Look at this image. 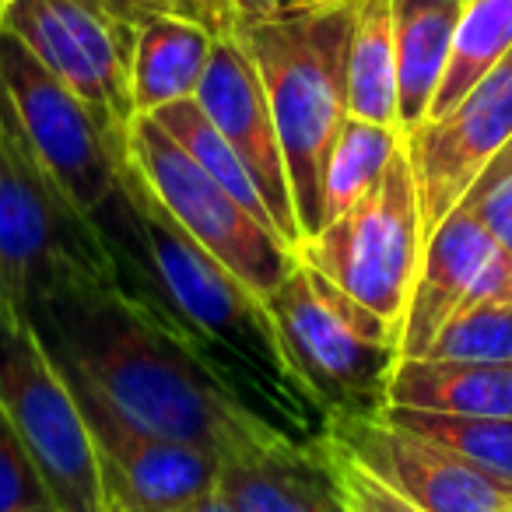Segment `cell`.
I'll return each instance as SVG.
<instances>
[{
    "instance_id": "1",
    "label": "cell",
    "mask_w": 512,
    "mask_h": 512,
    "mask_svg": "<svg viewBox=\"0 0 512 512\" xmlns=\"http://www.w3.org/2000/svg\"><path fill=\"white\" fill-rule=\"evenodd\" d=\"M67 376L85 379L130 421L221 456L281 428L141 292L78 288L25 309Z\"/></svg>"
},
{
    "instance_id": "2",
    "label": "cell",
    "mask_w": 512,
    "mask_h": 512,
    "mask_svg": "<svg viewBox=\"0 0 512 512\" xmlns=\"http://www.w3.org/2000/svg\"><path fill=\"white\" fill-rule=\"evenodd\" d=\"M95 221L120 260L123 281L155 302L228 383L292 435H320L309 432V421L323 425V414L288 369L267 302L155 204L130 162Z\"/></svg>"
},
{
    "instance_id": "3",
    "label": "cell",
    "mask_w": 512,
    "mask_h": 512,
    "mask_svg": "<svg viewBox=\"0 0 512 512\" xmlns=\"http://www.w3.org/2000/svg\"><path fill=\"white\" fill-rule=\"evenodd\" d=\"M355 0H299L232 36L253 57L292 179L302 242L320 232L323 165L348 120V39Z\"/></svg>"
},
{
    "instance_id": "4",
    "label": "cell",
    "mask_w": 512,
    "mask_h": 512,
    "mask_svg": "<svg viewBox=\"0 0 512 512\" xmlns=\"http://www.w3.org/2000/svg\"><path fill=\"white\" fill-rule=\"evenodd\" d=\"M281 351L327 418L372 414L386 407V386L400 362V334L386 320L295 256L292 271L267 299Z\"/></svg>"
},
{
    "instance_id": "5",
    "label": "cell",
    "mask_w": 512,
    "mask_h": 512,
    "mask_svg": "<svg viewBox=\"0 0 512 512\" xmlns=\"http://www.w3.org/2000/svg\"><path fill=\"white\" fill-rule=\"evenodd\" d=\"M123 281L99 221L71 204L0 116V299L29 309Z\"/></svg>"
},
{
    "instance_id": "6",
    "label": "cell",
    "mask_w": 512,
    "mask_h": 512,
    "mask_svg": "<svg viewBox=\"0 0 512 512\" xmlns=\"http://www.w3.org/2000/svg\"><path fill=\"white\" fill-rule=\"evenodd\" d=\"M0 411L60 509L109 512L78 397L25 309L8 299H0Z\"/></svg>"
},
{
    "instance_id": "7",
    "label": "cell",
    "mask_w": 512,
    "mask_h": 512,
    "mask_svg": "<svg viewBox=\"0 0 512 512\" xmlns=\"http://www.w3.org/2000/svg\"><path fill=\"white\" fill-rule=\"evenodd\" d=\"M127 162L155 204L235 274L260 299H271L295 264V249L271 225L242 207L218 179L151 116L134 120L127 134Z\"/></svg>"
},
{
    "instance_id": "8",
    "label": "cell",
    "mask_w": 512,
    "mask_h": 512,
    "mask_svg": "<svg viewBox=\"0 0 512 512\" xmlns=\"http://www.w3.org/2000/svg\"><path fill=\"white\" fill-rule=\"evenodd\" d=\"M0 116L78 211L95 218L106 207L120 186L127 141L8 29L0 32Z\"/></svg>"
},
{
    "instance_id": "9",
    "label": "cell",
    "mask_w": 512,
    "mask_h": 512,
    "mask_svg": "<svg viewBox=\"0 0 512 512\" xmlns=\"http://www.w3.org/2000/svg\"><path fill=\"white\" fill-rule=\"evenodd\" d=\"M299 256L400 334L425 256V221L407 141L376 190L309 235Z\"/></svg>"
},
{
    "instance_id": "10",
    "label": "cell",
    "mask_w": 512,
    "mask_h": 512,
    "mask_svg": "<svg viewBox=\"0 0 512 512\" xmlns=\"http://www.w3.org/2000/svg\"><path fill=\"white\" fill-rule=\"evenodd\" d=\"M4 29L127 141L137 120L130 102L134 25L92 0H8Z\"/></svg>"
},
{
    "instance_id": "11",
    "label": "cell",
    "mask_w": 512,
    "mask_h": 512,
    "mask_svg": "<svg viewBox=\"0 0 512 512\" xmlns=\"http://www.w3.org/2000/svg\"><path fill=\"white\" fill-rule=\"evenodd\" d=\"M67 383L85 414L109 509L169 512L214 491L218 484L214 453L130 421L85 379L67 376Z\"/></svg>"
},
{
    "instance_id": "12",
    "label": "cell",
    "mask_w": 512,
    "mask_h": 512,
    "mask_svg": "<svg viewBox=\"0 0 512 512\" xmlns=\"http://www.w3.org/2000/svg\"><path fill=\"white\" fill-rule=\"evenodd\" d=\"M323 435L418 512H512L509 481L484 474L425 435L393 425L383 411L337 414L327 418Z\"/></svg>"
},
{
    "instance_id": "13",
    "label": "cell",
    "mask_w": 512,
    "mask_h": 512,
    "mask_svg": "<svg viewBox=\"0 0 512 512\" xmlns=\"http://www.w3.org/2000/svg\"><path fill=\"white\" fill-rule=\"evenodd\" d=\"M512 141V50L484 74L456 109L407 134L414 183H418L425 242L449 211L460 207L484 165Z\"/></svg>"
},
{
    "instance_id": "14",
    "label": "cell",
    "mask_w": 512,
    "mask_h": 512,
    "mask_svg": "<svg viewBox=\"0 0 512 512\" xmlns=\"http://www.w3.org/2000/svg\"><path fill=\"white\" fill-rule=\"evenodd\" d=\"M193 99L204 109L207 120L218 127V134L235 148V155L242 158L256 190L264 197L267 211H271L274 225H278L281 239L299 253L302 228L299 214H295L285 148H281V134L260 71H256L253 57L246 53L239 36H232V32L218 36L211 64H207V74Z\"/></svg>"
},
{
    "instance_id": "15",
    "label": "cell",
    "mask_w": 512,
    "mask_h": 512,
    "mask_svg": "<svg viewBox=\"0 0 512 512\" xmlns=\"http://www.w3.org/2000/svg\"><path fill=\"white\" fill-rule=\"evenodd\" d=\"M214 491L232 512H348L320 435L274 432L221 456Z\"/></svg>"
},
{
    "instance_id": "16",
    "label": "cell",
    "mask_w": 512,
    "mask_h": 512,
    "mask_svg": "<svg viewBox=\"0 0 512 512\" xmlns=\"http://www.w3.org/2000/svg\"><path fill=\"white\" fill-rule=\"evenodd\" d=\"M495 249L498 242L463 204L442 218V225L425 242L418 281L400 327V358L425 355L439 330L463 309L477 274L495 256Z\"/></svg>"
},
{
    "instance_id": "17",
    "label": "cell",
    "mask_w": 512,
    "mask_h": 512,
    "mask_svg": "<svg viewBox=\"0 0 512 512\" xmlns=\"http://www.w3.org/2000/svg\"><path fill=\"white\" fill-rule=\"evenodd\" d=\"M218 32L204 22L172 11L144 15L134 25V60H130V102L134 116H155L197 95L211 64Z\"/></svg>"
},
{
    "instance_id": "18",
    "label": "cell",
    "mask_w": 512,
    "mask_h": 512,
    "mask_svg": "<svg viewBox=\"0 0 512 512\" xmlns=\"http://www.w3.org/2000/svg\"><path fill=\"white\" fill-rule=\"evenodd\" d=\"M386 407L512 418V362L400 358L386 386Z\"/></svg>"
},
{
    "instance_id": "19",
    "label": "cell",
    "mask_w": 512,
    "mask_h": 512,
    "mask_svg": "<svg viewBox=\"0 0 512 512\" xmlns=\"http://www.w3.org/2000/svg\"><path fill=\"white\" fill-rule=\"evenodd\" d=\"M460 11L463 4L397 0V116L404 137L425 127L432 116Z\"/></svg>"
},
{
    "instance_id": "20",
    "label": "cell",
    "mask_w": 512,
    "mask_h": 512,
    "mask_svg": "<svg viewBox=\"0 0 512 512\" xmlns=\"http://www.w3.org/2000/svg\"><path fill=\"white\" fill-rule=\"evenodd\" d=\"M348 113L400 130L397 0H355L348 39Z\"/></svg>"
},
{
    "instance_id": "21",
    "label": "cell",
    "mask_w": 512,
    "mask_h": 512,
    "mask_svg": "<svg viewBox=\"0 0 512 512\" xmlns=\"http://www.w3.org/2000/svg\"><path fill=\"white\" fill-rule=\"evenodd\" d=\"M407 137L393 127L348 116L337 134L334 148L323 165V186H320V228L341 218L344 211L369 197L383 172L390 169L393 155L400 151Z\"/></svg>"
},
{
    "instance_id": "22",
    "label": "cell",
    "mask_w": 512,
    "mask_h": 512,
    "mask_svg": "<svg viewBox=\"0 0 512 512\" xmlns=\"http://www.w3.org/2000/svg\"><path fill=\"white\" fill-rule=\"evenodd\" d=\"M512 50V0H467L456 25L453 50H449L446 78L432 102V116L439 120L463 102V95L491 74Z\"/></svg>"
},
{
    "instance_id": "23",
    "label": "cell",
    "mask_w": 512,
    "mask_h": 512,
    "mask_svg": "<svg viewBox=\"0 0 512 512\" xmlns=\"http://www.w3.org/2000/svg\"><path fill=\"white\" fill-rule=\"evenodd\" d=\"M393 425L453 449L477 470L512 484V418H467V414L383 407Z\"/></svg>"
},
{
    "instance_id": "24",
    "label": "cell",
    "mask_w": 512,
    "mask_h": 512,
    "mask_svg": "<svg viewBox=\"0 0 512 512\" xmlns=\"http://www.w3.org/2000/svg\"><path fill=\"white\" fill-rule=\"evenodd\" d=\"M151 120L162 123V127L169 130V134L176 137V141L183 144L193 158H197L200 169L211 172V176L218 179V183L225 186V190L232 193L242 207H249V211L264 221V225H271L274 232H278V225H274L271 211H267V204H264V197H260V190H256L249 169L242 165V158L235 155L232 144L218 134V127H214V123L204 116V109L197 106V99L165 106L162 113H155Z\"/></svg>"
},
{
    "instance_id": "25",
    "label": "cell",
    "mask_w": 512,
    "mask_h": 512,
    "mask_svg": "<svg viewBox=\"0 0 512 512\" xmlns=\"http://www.w3.org/2000/svg\"><path fill=\"white\" fill-rule=\"evenodd\" d=\"M421 358L435 362H512V306L456 313Z\"/></svg>"
},
{
    "instance_id": "26",
    "label": "cell",
    "mask_w": 512,
    "mask_h": 512,
    "mask_svg": "<svg viewBox=\"0 0 512 512\" xmlns=\"http://www.w3.org/2000/svg\"><path fill=\"white\" fill-rule=\"evenodd\" d=\"M460 204L488 228L498 249L512 253V141L484 165V172L474 179Z\"/></svg>"
},
{
    "instance_id": "27",
    "label": "cell",
    "mask_w": 512,
    "mask_h": 512,
    "mask_svg": "<svg viewBox=\"0 0 512 512\" xmlns=\"http://www.w3.org/2000/svg\"><path fill=\"white\" fill-rule=\"evenodd\" d=\"M46 498L50 495H46L29 453H25L15 428L8 425V418L0 411V512H18L25 505L46 502Z\"/></svg>"
},
{
    "instance_id": "28",
    "label": "cell",
    "mask_w": 512,
    "mask_h": 512,
    "mask_svg": "<svg viewBox=\"0 0 512 512\" xmlns=\"http://www.w3.org/2000/svg\"><path fill=\"white\" fill-rule=\"evenodd\" d=\"M477 306H512V253L495 249V256H491L488 264H484V271L477 274L463 309H477Z\"/></svg>"
},
{
    "instance_id": "29",
    "label": "cell",
    "mask_w": 512,
    "mask_h": 512,
    "mask_svg": "<svg viewBox=\"0 0 512 512\" xmlns=\"http://www.w3.org/2000/svg\"><path fill=\"white\" fill-rule=\"evenodd\" d=\"M162 8L172 11V15L197 18V22H204L218 36L228 32V0H162Z\"/></svg>"
},
{
    "instance_id": "30",
    "label": "cell",
    "mask_w": 512,
    "mask_h": 512,
    "mask_svg": "<svg viewBox=\"0 0 512 512\" xmlns=\"http://www.w3.org/2000/svg\"><path fill=\"white\" fill-rule=\"evenodd\" d=\"M292 4H299V0H228V32H239L256 22H267V18L292 8Z\"/></svg>"
},
{
    "instance_id": "31",
    "label": "cell",
    "mask_w": 512,
    "mask_h": 512,
    "mask_svg": "<svg viewBox=\"0 0 512 512\" xmlns=\"http://www.w3.org/2000/svg\"><path fill=\"white\" fill-rule=\"evenodd\" d=\"M92 4H99V8L113 11L116 18H123V22L137 25L144 15H155V11H165L162 0H92Z\"/></svg>"
},
{
    "instance_id": "32",
    "label": "cell",
    "mask_w": 512,
    "mask_h": 512,
    "mask_svg": "<svg viewBox=\"0 0 512 512\" xmlns=\"http://www.w3.org/2000/svg\"><path fill=\"white\" fill-rule=\"evenodd\" d=\"M169 512H232V505H228L218 491H207L204 498H193V502L179 505V509H169Z\"/></svg>"
},
{
    "instance_id": "33",
    "label": "cell",
    "mask_w": 512,
    "mask_h": 512,
    "mask_svg": "<svg viewBox=\"0 0 512 512\" xmlns=\"http://www.w3.org/2000/svg\"><path fill=\"white\" fill-rule=\"evenodd\" d=\"M18 512H64L60 509L57 502H50V498H46V502H36V505H25V509H18Z\"/></svg>"
},
{
    "instance_id": "34",
    "label": "cell",
    "mask_w": 512,
    "mask_h": 512,
    "mask_svg": "<svg viewBox=\"0 0 512 512\" xmlns=\"http://www.w3.org/2000/svg\"><path fill=\"white\" fill-rule=\"evenodd\" d=\"M4 15H8V0H0V32H4Z\"/></svg>"
},
{
    "instance_id": "35",
    "label": "cell",
    "mask_w": 512,
    "mask_h": 512,
    "mask_svg": "<svg viewBox=\"0 0 512 512\" xmlns=\"http://www.w3.org/2000/svg\"><path fill=\"white\" fill-rule=\"evenodd\" d=\"M432 4H467V0H432Z\"/></svg>"
},
{
    "instance_id": "36",
    "label": "cell",
    "mask_w": 512,
    "mask_h": 512,
    "mask_svg": "<svg viewBox=\"0 0 512 512\" xmlns=\"http://www.w3.org/2000/svg\"><path fill=\"white\" fill-rule=\"evenodd\" d=\"M109 512H123V509H109Z\"/></svg>"
}]
</instances>
